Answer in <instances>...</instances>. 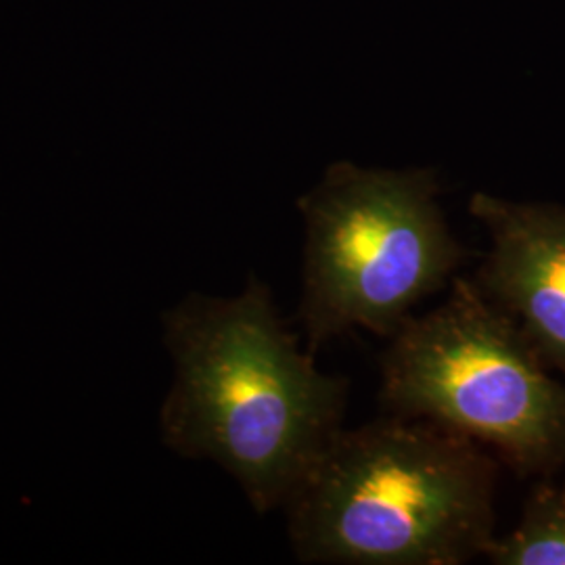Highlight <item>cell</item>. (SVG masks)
I'll use <instances>...</instances> for the list:
<instances>
[{"instance_id":"6da1fadb","label":"cell","mask_w":565,"mask_h":565,"mask_svg":"<svg viewBox=\"0 0 565 565\" xmlns=\"http://www.w3.org/2000/svg\"><path fill=\"white\" fill-rule=\"evenodd\" d=\"M163 331L174 359L166 445L224 467L258 513L285 505L342 429L348 380L317 366L256 277L235 298L189 296Z\"/></svg>"},{"instance_id":"7a4b0ae2","label":"cell","mask_w":565,"mask_h":565,"mask_svg":"<svg viewBox=\"0 0 565 565\" xmlns=\"http://www.w3.org/2000/svg\"><path fill=\"white\" fill-rule=\"evenodd\" d=\"M499 459L424 419L342 427L285 501L302 564L463 565L492 543Z\"/></svg>"},{"instance_id":"3957f363","label":"cell","mask_w":565,"mask_h":565,"mask_svg":"<svg viewBox=\"0 0 565 565\" xmlns=\"http://www.w3.org/2000/svg\"><path fill=\"white\" fill-rule=\"evenodd\" d=\"M431 168L331 163L298 200L303 223L300 321L308 352L354 329L390 340L415 306L467 260Z\"/></svg>"},{"instance_id":"277c9868","label":"cell","mask_w":565,"mask_h":565,"mask_svg":"<svg viewBox=\"0 0 565 565\" xmlns=\"http://www.w3.org/2000/svg\"><path fill=\"white\" fill-rule=\"evenodd\" d=\"M448 289L387 340L384 413L492 448L518 476L553 473L565 463V384L473 279L457 275Z\"/></svg>"},{"instance_id":"5b68a950","label":"cell","mask_w":565,"mask_h":565,"mask_svg":"<svg viewBox=\"0 0 565 565\" xmlns=\"http://www.w3.org/2000/svg\"><path fill=\"white\" fill-rule=\"evenodd\" d=\"M469 214L490 237L473 281L565 375V205L476 193Z\"/></svg>"},{"instance_id":"8992f818","label":"cell","mask_w":565,"mask_h":565,"mask_svg":"<svg viewBox=\"0 0 565 565\" xmlns=\"http://www.w3.org/2000/svg\"><path fill=\"white\" fill-rule=\"evenodd\" d=\"M484 557L494 565H565L564 486H534L518 527L494 536Z\"/></svg>"},{"instance_id":"52a82bcc","label":"cell","mask_w":565,"mask_h":565,"mask_svg":"<svg viewBox=\"0 0 565 565\" xmlns=\"http://www.w3.org/2000/svg\"><path fill=\"white\" fill-rule=\"evenodd\" d=\"M564 488H565V484H564Z\"/></svg>"}]
</instances>
